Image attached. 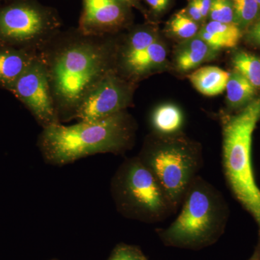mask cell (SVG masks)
<instances>
[{
    "mask_svg": "<svg viewBox=\"0 0 260 260\" xmlns=\"http://www.w3.org/2000/svg\"><path fill=\"white\" fill-rule=\"evenodd\" d=\"M37 55V52L28 49L0 44V88L11 92Z\"/></svg>",
    "mask_w": 260,
    "mask_h": 260,
    "instance_id": "obj_11",
    "label": "cell"
},
{
    "mask_svg": "<svg viewBox=\"0 0 260 260\" xmlns=\"http://www.w3.org/2000/svg\"><path fill=\"white\" fill-rule=\"evenodd\" d=\"M215 51L198 37L185 40L176 53L177 69L181 72L190 71L213 58Z\"/></svg>",
    "mask_w": 260,
    "mask_h": 260,
    "instance_id": "obj_12",
    "label": "cell"
},
{
    "mask_svg": "<svg viewBox=\"0 0 260 260\" xmlns=\"http://www.w3.org/2000/svg\"><path fill=\"white\" fill-rule=\"evenodd\" d=\"M235 23L245 27L252 23L259 13V5L256 0H232Z\"/></svg>",
    "mask_w": 260,
    "mask_h": 260,
    "instance_id": "obj_19",
    "label": "cell"
},
{
    "mask_svg": "<svg viewBox=\"0 0 260 260\" xmlns=\"http://www.w3.org/2000/svg\"><path fill=\"white\" fill-rule=\"evenodd\" d=\"M250 37L252 40L260 45V20L251 28Z\"/></svg>",
    "mask_w": 260,
    "mask_h": 260,
    "instance_id": "obj_25",
    "label": "cell"
},
{
    "mask_svg": "<svg viewBox=\"0 0 260 260\" xmlns=\"http://www.w3.org/2000/svg\"><path fill=\"white\" fill-rule=\"evenodd\" d=\"M0 5V44L38 51L62 29L53 7L39 0H6Z\"/></svg>",
    "mask_w": 260,
    "mask_h": 260,
    "instance_id": "obj_7",
    "label": "cell"
},
{
    "mask_svg": "<svg viewBox=\"0 0 260 260\" xmlns=\"http://www.w3.org/2000/svg\"><path fill=\"white\" fill-rule=\"evenodd\" d=\"M180 207L169 226L155 230L164 245L200 250L213 245L225 232L230 215L226 200L200 175L191 183Z\"/></svg>",
    "mask_w": 260,
    "mask_h": 260,
    "instance_id": "obj_3",
    "label": "cell"
},
{
    "mask_svg": "<svg viewBox=\"0 0 260 260\" xmlns=\"http://www.w3.org/2000/svg\"><path fill=\"white\" fill-rule=\"evenodd\" d=\"M260 121V96L234 115L221 117L222 166L234 198L250 214L258 227L260 242V189L252 164V137Z\"/></svg>",
    "mask_w": 260,
    "mask_h": 260,
    "instance_id": "obj_4",
    "label": "cell"
},
{
    "mask_svg": "<svg viewBox=\"0 0 260 260\" xmlns=\"http://www.w3.org/2000/svg\"><path fill=\"white\" fill-rule=\"evenodd\" d=\"M107 260H148L138 246L120 243L113 249Z\"/></svg>",
    "mask_w": 260,
    "mask_h": 260,
    "instance_id": "obj_21",
    "label": "cell"
},
{
    "mask_svg": "<svg viewBox=\"0 0 260 260\" xmlns=\"http://www.w3.org/2000/svg\"><path fill=\"white\" fill-rule=\"evenodd\" d=\"M121 1L128 5L129 8L139 6V0H121Z\"/></svg>",
    "mask_w": 260,
    "mask_h": 260,
    "instance_id": "obj_27",
    "label": "cell"
},
{
    "mask_svg": "<svg viewBox=\"0 0 260 260\" xmlns=\"http://www.w3.org/2000/svg\"><path fill=\"white\" fill-rule=\"evenodd\" d=\"M234 69L242 75L256 89L260 88V58L245 51L234 54Z\"/></svg>",
    "mask_w": 260,
    "mask_h": 260,
    "instance_id": "obj_17",
    "label": "cell"
},
{
    "mask_svg": "<svg viewBox=\"0 0 260 260\" xmlns=\"http://www.w3.org/2000/svg\"><path fill=\"white\" fill-rule=\"evenodd\" d=\"M256 3H258V5H259L260 6V0H256Z\"/></svg>",
    "mask_w": 260,
    "mask_h": 260,
    "instance_id": "obj_28",
    "label": "cell"
},
{
    "mask_svg": "<svg viewBox=\"0 0 260 260\" xmlns=\"http://www.w3.org/2000/svg\"><path fill=\"white\" fill-rule=\"evenodd\" d=\"M198 37L214 50L233 48L239 43L242 32L236 23L210 21L198 34Z\"/></svg>",
    "mask_w": 260,
    "mask_h": 260,
    "instance_id": "obj_13",
    "label": "cell"
},
{
    "mask_svg": "<svg viewBox=\"0 0 260 260\" xmlns=\"http://www.w3.org/2000/svg\"><path fill=\"white\" fill-rule=\"evenodd\" d=\"M116 35H86L78 27L61 29L38 51L61 124L75 120L87 95L115 69Z\"/></svg>",
    "mask_w": 260,
    "mask_h": 260,
    "instance_id": "obj_1",
    "label": "cell"
},
{
    "mask_svg": "<svg viewBox=\"0 0 260 260\" xmlns=\"http://www.w3.org/2000/svg\"><path fill=\"white\" fill-rule=\"evenodd\" d=\"M258 244V245L259 246V248H260V242H258V244Z\"/></svg>",
    "mask_w": 260,
    "mask_h": 260,
    "instance_id": "obj_29",
    "label": "cell"
},
{
    "mask_svg": "<svg viewBox=\"0 0 260 260\" xmlns=\"http://www.w3.org/2000/svg\"><path fill=\"white\" fill-rule=\"evenodd\" d=\"M169 30L175 37L188 40L198 35L199 27L198 23L181 11L173 17L169 23Z\"/></svg>",
    "mask_w": 260,
    "mask_h": 260,
    "instance_id": "obj_18",
    "label": "cell"
},
{
    "mask_svg": "<svg viewBox=\"0 0 260 260\" xmlns=\"http://www.w3.org/2000/svg\"><path fill=\"white\" fill-rule=\"evenodd\" d=\"M129 9L121 0H82L78 28L86 35H116L129 26Z\"/></svg>",
    "mask_w": 260,
    "mask_h": 260,
    "instance_id": "obj_10",
    "label": "cell"
},
{
    "mask_svg": "<svg viewBox=\"0 0 260 260\" xmlns=\"http://www.w3.org/2000/svg\"><path fill=\"white\" fill-rule=\"evenodd\" d=\"M230 74L218 67L205 66L195 70L189 78L193 86L200 93L214 96L225 90Z\"/></svg>",
    "mask_w": 260,
    "mask_h": 260,
    "instance_id": "obj_14",
    "label": "cell"
},
{
    "mask_svg": "<svg viewBox=\"0 0 260 260\" xmlns=\"http://www.w3.org/2000/svg\"><path fill=\"white\" fill-rule=\"evenodd\" d=\"M137 124L124 111L95 121L43 128L38 146L47 164L62 167L96 154L121 155L133 148Z\"/></svg>",
    "mask_w": 260,
    "mask_h": 260,
    "instance_id": "obj_2",
    "label": "cell"
},
{
    "mask_svg": "<svg viewBox=\"0 0 260 260\" xmlns=\"http://www.w3.org/2000/svg\"><path fill=\"white\" fill-rule=\"evenodd\" d=\"M248 260H260V248L258 244L256 245L252 255Z\"/></svg>",
    "mask_w": 260,
    "mask_h": 260,
    "instance_id": "obj_26",
    "label": "cell"
},
{
    "mask_svg": "<svg viewBox=\"0 0 260 260\" xmlns=\"http://www.w3.org/2000/svg\"><path fill=\"white\" fill-rule=\"evenodd\" d=\"M225 90L228 105L233 109L246 107L254 99L256 91V88L236 70L231 73Z\"/></svg>",
    "mask_w": 260,
    "mask_h": 260,
    "instance_id": "obj_16",
    "label": "cell"
},
{
    "mask_svg": "<svg viewBox=\"0 0 260 260\" xmlns=\"http://www.w3.org/2000/svg\"><path fill=\"white\" fill-rule=\"evenodd\" d=\"M135 84L112 70L85 98L75 120L99 121L126 111L133 102Z\"/></svg>",
    "mask_w": 260,
    "mask_h": 260,
    "instance_id": "obj_8",
    "label": "cell"
},
{
    "mask_svg": "<svg viewBox=\"0 0 260 260\" xmlns=\"http://www.w3.org/2000/svg\"><path fill=\"white\" fill-rule=\"evenodd\" d=\"M11 93L31 113L42 128L61 124L47 72L38 56L17 80Z\"/></svg>",
    "mask_w": 260,
    "mask_h": 260,
    "instance_id": "obj_9",
    "label": "cell"
},
{
    "mask_svg": "<svg viewBox=\"0 0 260 260\" xmlns=\"http://www.w3.org/2000/svg\"><path fill=\"white\" fill-rule=\"evenodd\" d=\"M150 9L155 13H161L169 4V0H145Z\"/></svg>",
    "mask_w": 260,
    "mask_h": 260,
    "instance_id": "obj_23",
    "label": "cell"
},
{
    "mask_svg": "<svg viewBox=\"0 0 260 260\" xmlns=\"http://www.w3.org/2000/svg\"><path fill=\"white\" fill-rule=\"evenodd\" d=\"M110 193L116 210L129 220L159 223L178 210L138 156L126 158L116 169L111 180Z\"/></svg>",
    "mask_w": 260,
    "mask_h": 260,
    "instance_id": "obj_6",
    "label": "cell"
},
{
    "mask_svg": "<svg viewBox=\"0 0 260 260\" xmlns=\"http://www.w3.org/2000/svg\"><path fill=\"white\" fill-rule=\"evenodd\" d=\"M213 0H197L199 5L202 16L203 18H207L210 14V8H211Z\"/></svg>",
    "mask_w": 260,
    "mask_h": 260,
    "instance_id": "obj_24",
    "label": "cell"
},
{
    "mask_svg": "<svg viewBox=\"0 0 260 260\" xmlns=\"http://www.w3.org/2000/svg\"><path fill=\"white\" fill-rule=\"evenodd\" d=\"M209 15L212 21L235 23L232 0H213Z\"/></svg>",
    "mask_w": 260,
    "mask_h": 260,
    "instance_id": "obj_20",
    "label": "cell"
},
{
    "mask_svg": "<svg viewBox=\"0 0 260 260\" xmlns=\"http://www.w3.org/2000/svg\"><path fill=\"white\" fill-rule=\"evenodd\" d=\"M3 1V0H0V2Z\"/></svg>",
    "mask_w": 260,
    "mask_h": 260,
    "instance_id": "obj_30",
    "label": "cell"
},
{
    "mask_svg": "<svg viewBox=\"0 0 260 260\" xmlns=\"http://www.w3.org/2000/svg\"><path fill=\"white\" fill-rule=\"evenodd\" d=\"M186 14L196 23L203 20V18L202 16L201 11H200V7L197 0H191L189 6H188Z\"/></svg>",
    "mask_w": 260,
    "mask_h": 260,
    "instance_id": "obj_22",
    "label": "cell"
},
{
    "mask_svg": "<svg viewBox=\"0 0 260 260\" xmlns=\"http://www.w3.org/2000/svg\"><path fill=\"white\" fill-rule=\"evenodd\" d=\"M138 157L179 210L186 190L203 167L200 145L181 133L165 136L153 133L145 138Z\"/></svg>",
    "mask_w": 260,
    "mask_h": 260,
    "instance_id": "obj_5",
    "label": "cell"
},
{
    "mask_svg": "<svg viewBox=\"0 0 260 260\" xmlns=\"http://www.w3.org/2000/svg\"><path fill=\"white\" fill-rule=\"evenodd\" d=\"M184 122V114L180 108L173 104L158 106L150 116V124L154 133L165 136L181 133Z\"/></svg>",
    "mask_w": 260,
    "mask_h": 260,
    "instance_id": "obj_15",
    "label": "cell"
}]
</instances>
